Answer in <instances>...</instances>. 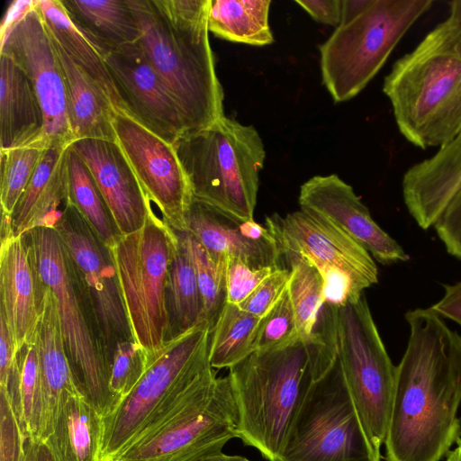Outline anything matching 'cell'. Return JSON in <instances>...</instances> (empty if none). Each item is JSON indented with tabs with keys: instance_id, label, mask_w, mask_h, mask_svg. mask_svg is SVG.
Listing matches in <instances>:
<instances>
[{
	"instance_id": "11",
	"label": "cell",
	"mask_w": 461,
	"mask_h": 461,
	"mask_svg": "<svg viewBox=\"0 0 461 461\" xmlns=\"http://www.w3.org/2000/svg\"><path fill=\"white\" fill-rule=\"evenodd\" d=\"M337 357L368 442L378 459L384 444L396 366L386 351L366 297L335 310Z\"/></svg>"
},
{
	"instance_id": "30",
	"label": "cell",
	"mask_w": 461,
	"mask_h": 461,
	"mask_svg": "<svg viewBox=\"0 0 461 461\" xmlns=\"http://www.w3.org/2000/svg\"><path fill=\"white\" fill-rule=\"evenodd\" d=\"M270 5V0H211L209 32L232 42L251 46L272 44Z\"/></svg>"
},
{
	"instance_id": "12",
	"label": "cell",
	"mask_w": 461,
	"mask_h": 461,
	"mask_svg": "<svg viewBox=\"0 0 461 461\" xmlns=\"http://www.w3.org/2000/svg\"><path fill=\"white\" fill-rule=\"evenodd\" d=\"M277 461H381L362 428L338 357L312 383Z\"/></svg>"
},
{
	"instance_id": "36",
	"label": "cell",
	"mask_w": 461,
	"mask_h": 461,
	"mask_svg": "<svg viewBox=\"0 0 461 461\" xmlns=\"http://www.w3.org/2000/svg\"><path fill=\"white\" fill-rule=\"evenodd\" d=\"M180 249L192 264L201 293L203 317L211 330L226 302L225 260H215L188 231H175Z\"/></svg>"
},
{
	"instance_id": "49",
	"label": "cell",
	"mask_w": 461,
	"mask_h": 461,
	"mask_svg": "<svg viewBox=\"0 0 461 461\" xmlns=\"http://www.w3.org/2000/svg\"><path fill=\"white\" fill-rule=\"evenodd\" d=\"M24 461H56L48 445L40 439L27 438Z\"/></svg>"
},
{
	"instance_id": "24",
	"label": "cell",
	"mask_w": 461,
	"mask_h": 461,
	"mask_svg": "<svg viewBox=\"0 0 461 461\" xmlns=\"http://www.w3.org/2000/svg\"><path fill=\"white\" fill-rule=\"evenodd\" d=\"M68 146H51L34 171L9 219L1 226L14 235L38 227H52L68 202L66 152Z\"/></svg>"
},
{
	"instance_id": "43",
	"label": "cell",
	"mask_w": 461,
	"mask_h": 461,
	"mask_svg": "<svg viewBox=\"0 0 461 461\" xmlns=\"http://www.w3.org/2000/svg\"><path fill=\"white\" fill-rule=\"evenodd\" d=\"M322 278L324 304L340 308L358 301L364 294L353 278L346 272L330 267H317Z\"/></svg>"
},
{
	"instance_id": "44",
	"label": "cell",
	"mask_w": 461,
	"mask_h": 461,
	"mask_svg": "<svg viewBox=\"0 0 461 461\" xmlns=\"http://www.w3.org/2000/svg\"><path fill=\"white\" fill-rule=\"evenodd\" d=\"M449 255L461 261V190L433 225Z\"/></svg>"
},
{
	"instance_id": "28",
	"label": "cell",
	"mask_w": 461,
	"mask_h": 461,
	"mask_svg": "<svg viewBox=\"0 0 461 461\" xmlns=\"http://www.w3.org/2000/svg\"><path fill=\"white\" fill-rule=\"evenodd\" d=\"M51 39L66 81L75 140H115L113 114L116 110L100 89L68 58L59 43L52 37Z\"/></svg>"
},
{
	"instance_id": "16",
	"label": "cell",
	"mask_w": 461,
	"mask_h": 461,
	"mask_svg": "<svg viewBox=\"0 0 461 461\" xmlns=\"http://www.w3.org/2000/svg\"><path fill=\"white\" fill-rule=\"evenodd\" d=\"M267 227L282 255L299 254L316 267H330L348 273L364 292L378 282L373 257L358 243L320 217L303 210L282 217H267Z\"/></svg>"
},
{
	"instance_id": "27",
	"label": "cell",
	"mask_w": 461,
	"mask_h": 461,
	"mask_svg": "<svg viewBox=\"0 0 461 461\" xmlns=\"http://www.w3.org/2000/svg\"><path fill=\"white\" fill-rule=\"evenodd\" d=\"M77 29L104 57L139 41L140 32L127 0H61Z\"/></svg>"
},
{
	"instance_id": "34",
	"label": "cell",
	"mask_w": 461,
	"mask_h": 461,
	"mask_svg": "<svg viewBox=\"0 0 461 461\" xmlns=\"http://www.w3.org/2000/svg\"><path fill=\"white\" fill-rule=\"evenodd\" d=\"M166 297L171 338L205 322L195 273L178 240L170 262Z\"/></svg>"
},
{
	"instance_id": "23",
	"label": "cell",
	"mask_w": 461,
	"mask_h": 461,
	"mask_svg": "<svg viewBox=\"0 0 461 461\" xmlns=\"http://www.w3.org/2000/svg\"><path fill=\"white\" fill-rule=\"evenodd\" d=\"M39 285L40 319L34 342L44 402L41 439L45 440L52 430L61 402L69 394L80 393L63 339L55 296L40 281Z\"/></svg>"
},
{
	"instance_id": "26",
	"label": "cell",
	"mask_w": 461,
	"mask_h": 461,
	"mask_svg": "<svg viewBox=\"0 0 461 461\" xmlns=\"http://www.w3.org/2000/svg\"><path fill=\"white\" fill-rule=\"evenodd\" d=\"M102 439L103 416L81 395L69 394L43 441L56 461H100Z\"/></svg>"
},
{
	"instance_id": "6",
	"label": "cell",
	"mask_w": 461,
	"mask_h": 461,
	"mask_svg": "<svg viewBox=\"0 0 461 461\" xmlns=\"http://www.w3.org/2000/svg\"><path fill=\"white\" fill-rule=\"evenodd\" d=\"M431 0H342L341 21L319 47L322 83L336 103L374 78Z\"/></svg>"
},
{
	"instance_id": "35",
	"label": "cell",
	"mask_w": 461,
	"mask_h": 461,
	"mask_svg": "<svg viewBox=\"0 0 461 461\" xmlns=\"http://www.w3.org/2000/svg\"><path fill=\"white\" fill-rule=\"evenodd\" d=\"M290 264L288 294L294 309L299 338L308 340L319 332L322 298V278L317 267L299 254H285Z\"/></svg>"
},
{
	"instance_id": "50",
	"label": "cell",
	"mask_w": 461,
	"mask_h": 461,
	"mask_svg": "<svg viewBox=\"0 0 461 461\" xmlns=\"http://www.w3.org/2000/svg\"><path fill=\"white\" fill-rule=\"evenodd\" d=\"M194 461H250L245 456L240 455H226L222 451L207 455Z\"/></svg>"
},
{
	"instance_id": "32",
	"label": "cell",
	"mask_w": 461,
	"mask_h": 461,
	"mask_svg": "<svg viewBox=\"0 0 461 461\" xmlns=\"http://www.w3.org/2000/svg\"><path fill=\"white\" fill-rule=\"evenodd\" d=\"M262 318L226 303L210 335L209 361L212 368H230L255 352Z\"/></svg>"
},
{
	"instance_id": "10",
	"label": "cell",
	"mask_w": 461,
	"mask_h": 461,
	"mask_svg": "<svg viewBox=\"0 0 461 461\" xmlns=\"http://www.w3.org/2000/svg\"><path fill=\"white\" fill-rule=\"evenodd\" d=\"M239 411L229 375L210 368L170 417L111 461H194L238 438Z\"/></svg>"
},
{
	"instance_id": "46",
	"label": "cell",
	"mask_w": 461,
	"mask_h": 461,
	"mask_svg": "<svg viewBox=\"0 0 461 461\" xmlns=\"http://www.w3.org/2000/svg\"><path fill=\"white\" fill-rule=\"evenodd\" d=\"M16 357L7 324L0 315V388L8 390Z\"/></svg>"
},
{
	"instance_id": "21",
	"label": "cell",
	"mask_w": 461,
	"mask_h": 461,
	"mask_svg": "<svg viewBox=\"0 0 461 461\" xmlns=\"http://www.w3.org/2000/svg\"><path fill=\"white\" fill-rule=\"evenodd\" d=\"M0 315L16 354L34 341L40 319V286L23 235L1 228Z\"/></svg>"
},
{
	"instance_id": "38",
	"label": "cell",
	"mask_w": 461,
	"mask_h": 461,
	"mask_svg": "<svg viewBox=\"0 0 461 461\" xmlns=\"http://www.w3.org/2000/svg\"><path fill=\"white\" fill-rule=\"evenodd\" d=\"M298 339H301L288 290H286L276 304L261 319L255 341V351L279 349Z\"/></svg>"
},
{
	"instance_id": "19",
	"label": "cell",
	"mask_w": 461,
	"mask_h": 461,
	"mask_svg": "<svg viewBox=\"0 0 461 461\" xmlns=\"http://www.w3.org/2000/svg\"><path fill=\"white\" fill-rule=\"evenodd\" d=\"M186 230L217 261L239 258L254 268L279 267L282 252L267 227L240 219L194 198Z\"/></svg>"
},
{
	"instance_id": "45",
	"label": "cell",
	"mask_w": 461,
	"mask_h": 461,
	"mask_svg": "<svg viewBox=\"0 0 461 461\" xmlns=\"http://www.w3.org/2000/svg\"><path fill=\"white\" fill-rule=\"evenodd\" d=\"M318 23L339 26L342 14V0H295Z\"/></svg>"
},
{
	"instance_id": "4",
	"label": "cell",
	"mask_w": 461,
	"mask_h": 461,
	"mask_svg": "<svg viewBox=\"0 0 461 461\" xmlns=\"http://www.w3.org/2000/svg\"><path fill=\"white\" fill-rule=\"evenodd\" d=\"M402 135L420 149L441 147L461 131V24L437 25L384 77Z\"/></svg>"
},
{
	"instance_id": "40",
	"label": "cell",
	"mask_w": 461,
	"mask_h": 461,
	"mask_svg": "<svg viewBox=\"0 0 461 461\" xmlns=\"http://www.w3.org/2000/svg\"><path fill=\"white\" fill-rule=\"evenodd\" d=\"M276 268H254L239 258H225L226 302L239 305Z\"/></svg>"
},
{
	"instance_id": "25",
	"label": "cell",
	"mask_w": 461,
	"mask_h": 461,
	"mask_svg": "<svg viewBox=\"0 0 461 461\" xmlns=\"http://www.w3.org/2000/svg\"><path fill=\"white\" fill-rule=\"evenodd\" d=\"M44 123L41 104L28 76L12 58L0 54V150L44 147Z\"/></svg>"
},
{
	"instance_id": "33",
	"label": "cell",
	"mask_w": 461,
	"mask_h": 461,
	"mask_svg": "<svg viewBox=\"0 0 461 461\" xmlns=\"http://www.w3.org/2000/svg\"><path fill=\"white\" fill-rule=\"evenodd\" d=\"M68 201L86 219L102 242L113 249L122 236L95 180L78 154L69 145L66 152Z\"/></svg>"
},
{
	"instance_id": "7",
	"label": "cell",
	"mask_w": 461,
	"mask_h": 461,
	"mask_svg": "<svg viewBox=\"0 0 461 461\" xmlns=\"http://www.w3.org/2000/svg\"><path fill=\"white\" fill-rule=\"evenodd\" d=\"M194 198L240 219H253L266 152L252 125L222 116L174 144Z\"/></svg>"
},
{
	"instance_id": "48",
	"label": "cell",
	"mask_w": 461,
	"mask_h": 461,
	"mask_svg": "<svg viewBox=\"0 0 461 461\" xmlns=\"http://www.w3.org/2000/svg\"><path fill=\"white\" fill-rule=\"evenodd\" d=\"M35 5V0H15L10 3L0 25V36L19 21Z\"/></svg>"
},
{
	"instance_id": "51",
	"label": "cell",
	"mask_w": 461,
	"mask_h": 461,
	"mask_svg": "<svg viewBox=\"0 0 461 461\" xmlns=\"http://www.w3.org/2000/svg\"><path fill=\"white\" fill-rule=\"evenodd\" d=\"M450 7L449 18L461 24V0L448 2Z\"/></svg>"
},
{
	"instance_id": "2",
	"label": "cell",
	"mask_w": 461,
	"mask_h": 461,
	"mask_svg": "<svg viewBox=\"0 0 461 461\" xmlns=\"http://www.w3.org/2000/svg\"><path fill=\"white\" fill-rule=\"evenodd\" d=\"M337 358L335 324L325 321L311 339L255 351L230 367L239 411L238 438L277 461L292 422L312 384Z\"/></svg>"
},
{
	"instance_id": "41",
	"label": "cell",
	"mask_w": 461,
	"mask_h": 461,
	"mask_svg": "<svg viewBox=\"0 0 461 461\" xmlns=\"http://www.w3.org/2000/svg\"><path fill=\"white\" fill-rule=\"evenodd\" d=\"M26 439L9 392L0 388V461H24Z\"/></svg>"
},
{
	"instance_id": "9",
	"label": "cell",
	"mask_w": 461,
	"mask_h": 461,
	"mask_svg": "<svg viewBox=\"0 0 461 461\" xmlns=\"http://www.w3.org/2000/svg\"><path fill=\"white\" fill-rule=\"evenodd\" d=\"M177 237L152 210L141 229L110 249L134 341L146 356L170 336L167 283Z\"/></svg>"
},
{
	"instance_id": "15",
	"label": "cell",
	"mask_w": 461,
	"mask_h": 461,
	"mask_svg": "<svg viewBox=\"0 0 461 461\" xmlns=\"http://www.w3.org/2000/svg\"><path fill=\"white\" fill-rule=\"evenodd\" d=\"M113 127L116 142L163 221L175 231H185L194 195L174 144L124 112L113 113Z\"/></svg>"
},
{
	"instance_id": "42",
	"label": "cell",
	"mask_w": 461,
	"mask_h": 461,
	"mask_svg": "<svg viewBox=\"0 0 461 461\" xmlns=\"http://www.w3.org/2000/svg\"><path fill=\"white\" fill-rule=\"evenodd\" d=\"M290 276V270L276 268L238 306L248 313L263 318L287 290Z\"/></svg>"
},
{
	"instance_id": "13",
	"label": "cell",
	"mask_w": 461,
	"mask_h": 461,
	"mask_svg": "<svg viewBox=\"0 0 461 461\" xmlns=\"http://www.w3.org/2000/svg\"><path fill=\"white\" fill-rule=\"evenodd\" d=\"M53 228L86 296L111 368L116 345L134 340L111 251L69 201Z\"/></svg>"
},
{
	"instance_id": "47",
	"label": "cell",
	"mask_w": 461,
	"mask_h": 461,
	"mask_svg": "<svg viewBox=\"0 0 461 461\" xmlns=\"http://www.w3.org/2000/svg\"><path fill=\"white\" fill-rule=\"evenodd\" d=\"M444 294L429 309L461 326V281L453 285H443Z\"/></svg>"
},
{
	"instance_id": "53",
	"label": "cell",
	"mask_w": 461,
	"mask_h": 461,
	"mask_svg": "<svg viewBox=\"0 0 461 461\" xmlns=\"http://www.w3.org/2000/svg\"><path fill=\"white\" fill-rule=\"evenodd\" d=\"M456 445L457 447H456V449L461 453V438L456 441Z\"/></svg>"
},
{
	"instance_id": "5",
	"label": "cell",
	"mask_w": 461,
	"mask_h": 461,
	"mask_svg": "<svg viewBox=\"0 0 461 461\" xmlns=\"http://www.w3.org/2000/svg\"><path fill=\"white\" fill-rule=\"evenodd\" d=\"M211 328L203 322L168 339L147 357L135 387L103 418L100 461H111L140 437L167 420L212 368Z\"/></svg>"
},
{
	"instance_id": "31",
	"label": "cell",
	"mask_w": 461,
	"mask_h": 461,
	"mask_svg": "<svg viewBox=\"0 0 461 461\" xmlns=\"http://www.w3.org/2000/svg\"><path fill=\"white\" fill-rule=\"evenodd\" d=\"M7 391L26 438L41 440L44 402L38 351L34 341L24 346L17 354Z\"/></svg>"
},
{
	"instance_id": "17",
	"label": "cell",
	"mask_w": 461,
	"mask_h": 461,
	"mask_svg": "<svg viewBox=\"0 0 461 461\" xmlns=\"http://www.w3.org/2000/svg\"><path fill=\"white\" fill-rule=\"evenodd\" d=\"M104 61L126 113L168 143L185 135L179 108L139 42L111 51Z\"/></svg>"
},
{
	"instance_id": "39",
	"label": "cell",
	"mask_w": 461,
	"mask_h": 461,
	"mask_svg": "<svg viewBox=\"0 0 461 461\" xmlns=\"http://www.w3.org/2000/svg\"><path fill=\"white\" fill-rule=\"evenodd\" d=\"M147 367V357L134 340L119 342L110 368V388L121 400L137 384Z\"/></svg>"
},
{
	"instance_id": "18",
	"label": "cell",
	"mask_w": 461,
	"mask_h": 461,
	"mask_svg": "<svg viewBox=\"0 0 461 461\" xmlns=\"http://www.w3.org/2000/svg\"><path fill=\"white\" fill-rule=\"evenodd\" d=\"M301 210L332 224L383 265L410 259L404 249L372 218L351 185L338 175L315 176L300 188Z\"/></svg>"
},
{
	"instance_id": "37",
	"label": "cell",
	"mask_w": 461,
	"mask_h": 461,
	"mask_svg": "<svg viewBox=\"0 0 461 461\" xmlns=\"http://www.w3.org/2000/svg\"><path fill=\"white\" fill-rule=\"evenodd\" d=\"M47 148L31 145L0 150L2 218L9 219Z\"/></svg>"
},
{
	"instance_id": "14",
	"label": "cell",
	"mask_w": 461,
	"mask_h": 461,
	"mask_svg": "<svg viewBox=\"0 0 461 461\" xmlns=\"http://www.w3.org/2000/svg\"><path fill=\"white\" fill-rule=\"evenodd\" d=\"M0 54L12 58L32 84L44 114L43 146L71 145L75 138L66 81L52 39L35 5L0 36Z\"/></svg>"
},
{
	"instance_id": "22",
	"label": "cell",
	"mask_w": 461,
	"mask_h": 461,
	"mask_svg": "<svg viewBox=\"0 0 461 461\" xmlns=\"http://www.w3.org/2000/svg\"><path fill=\"white\" fill-rule=\"evenodd\" d=\"M402 190L418 226L433 227L461 190V131L430 158L411 167L403 175Z\"/></svg>"
},
{
	"instance_id": "8",
	"label": "cell",
	"mask_w": 461,
	"mask_h": 461,
	"mask_svg": "<svg viewBox=\"0 0 461 461\" xmlns=\"http://www.w3.org/2000/svg\"><path fill=\"white\" fill-rule=\"evenodd\" d=\"M38 280L53 293L77 390L103 418L120 399L110 388V364L68 255L53 227L23 234Z\"/></svg>"
},
{
	"instance_id": "52",
	"label": "cell",
	"mask_w": 461,
	"mask_h": 461,
	"mask_svg": "<svg viewBox=\"0 0 461 461\" xmlns=\"http://www.w3.org/2000/svg\"><path fill=\"white\" fill-rule=\"evenodd\" d=\"M446 461H461V453L456 449L449 451L447 455Z\"/></svg>"
},
{
	"instance_id": "20",
	"label": "cell",
	"mask_w": 461,
	"mask_h": 461,
	"mask_svg": "<svg viewBox=\"0 0 461 461\" xmlns=\"http://www.w3.org/2000/svg\"><path fill=\"white\" fill-rule=\"evenodd\" d=\"M70 146L91 171L120 234L141 229L151 202L116 140L83 139Z\"/></svg>"
},
{
	"instance_id": "29",
	"label": "cell",
	"mask_w": 461,
	"mask_h": 461,
	"mask_svg": "<svg viewBox=\"0 0 461 461\" xmlns=\"http://www.w3.org/2000/svg\"><path fill=\"white\" fill-rule=\"evenodd\" d=\"M51 37L68 58L108 98L116 111L125 112L104 57L71 22L61 0H35Z\"/></svg>"
},
{
	"instance_id": "3",
	"label": "cell",
	"mask_w": 461,
	"mask_h": 461,
	"mask_svg": "<svg viewBox=\"0 0 461 461\" xmlns=\"http://www.w3.org/2000/svg\"><path fill=\"white\" fill-rule=\"evenodd\" d=\"M127 1L139 24L138 42L178 106L185 135L224 116L209 41L211 0Z\"/></svg>"
},
{
	"instance_id": "1",
	"label": "cell",
	"mask_w": 461,
	"mask_h": 461,
	"mask_svg": "<svg viewBox=\"0 0 461 461\" xmlns=\"http://www.w3.org/2000/svg\"><path fill=\"white\" fill-rule=\"evenodd\" d=\"M404 318L410 333L396 366L386 461H439L461 438V335L429 307Z\"/></svg>"
}]
</instances>
